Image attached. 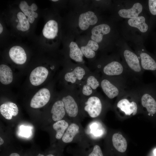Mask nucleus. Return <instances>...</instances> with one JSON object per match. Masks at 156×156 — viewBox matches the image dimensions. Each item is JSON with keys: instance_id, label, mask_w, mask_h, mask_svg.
<instances>
[{"instance_id": "aec40b11", "label": "nucleus", "mask_w": 156, "mask_h": 156, "mask_svg": "<svg viewBox=\"0 0 156 156\" xmlns=\"http://www.w3.org/2000/svg\"><path fill=\"white\" fill-rule=\"evenodd\" d=\"M141 65L143 69L155 71L156 70V62L149 54L142 52L140 55Z\"/></svg>"}, {"instance_id": "9d476101", "label": "nucleus", "mask_w": 156, "mask_h": 156, "mask_svg": "<svg viewBox=\"0 0 156 156\" xmlns=\"http://www.w3.org/2000/svg\"><path fill=\"white\" fill-rule=\"evenodd\" d=\"M98 18L94 13L88 11L81 14L79 18V25L80 29L83 30L87 29L90 25L96 24Z\"/></svg>"}, {"instance_id": "1a4fd4ad", "label": "nucleus", "mask_w": 156, "mask_h": 156, "mask_svg": "<svg viewBox=\"0 0 156 156\" xmlns=\"http://www.w3.org/2000/svg\"><path fill=\"white\" fill-rule=\"evenodd\" d=\"M49 74L48 70L46 68L38 66L31 72L29 80L31 83L34 86L42 84L46 79Z\"/></svg>"}, {"instance_id": "393cba45", "label": "nucleus", "mask_w": 156, "mask_h": 156, "mask_svg": "<svg viewBox=\"0 0 156 156\" xmlns=\"http://www.w3.org/2000/svg\"><path fill=\"white\" fill-rule=\"evenodd\" d=\"M128 23L130 26L137 28L142 33L146 32L148 30V26L145 22V18L143 16L129 19Z\"/></svg>"}, {"instance_id": "bb28decb", "label": "nucleus", "mask_w": 156, "mask_h": 156, "mask_svg": "<svg viewBox=\"0 0 156 156\" xmlns=\"http://www.w3.org/2000/svg\"><path fill=\"white\" fill-rule=\"evenodd\" d=\"M69 125L68 122L62 120L56 122L53 124V127L56 131L55 137L57 139L62 138Z\"/></svg>"}, {"instance_id": "a878e982", "label": "nucleus", "mask_w": 156, "mask_h": 156, "mask_svg": "<svg viewBox=\"0 0 156 156\" xmlns=\"http://www.w3.org/2000/svg\"><path fill=\"white\" fill-rule=\"evenodd\" d=\"M69 56L70 58L75 62H81L83 61V54L77 44L71 42L69 45Z\"/></svg>"}, {"instance_id": "5701e85b", "label": "nucleus", "mask_w": 156, "mask_h": 156, "mask_svg": "<svg viewBox=\"0 0 156 156\" xmlns=\"http://www.w3.org/2000/svg\"><path fill=\"white\" fill-rule=\"evenodd\" d=\"M99 47L97 42L92 40H90L86 46L81 47V49L86 57L91 59L95 56V51L98 50Z\"/></svg>"}, {"instance_id": "c85d7f7f", "label": "nucleus", "mask_w": 156, "mask_h": 156, "mask_svg": "<svg viewBox=\"0 0 156 156\" xmlns=\"http://www.w3.org/2000/svg\"><path fill=\"white\" fill-rule=\"evenodd\" d=\"M31 130L30 127L21 125L19 127L18 134L21 137L28 138L32 135Z\"/></svg>"}, {"instance_id": "4be33fe9", "label": "nucleus", "mask_w": 156, "mask_h": 156, "mask_svg": "<svg viewBox=\"0 0 156 156\" xmlns=\"http://www.w3.org/2000/svg\"><path fill=\"white\" fill-rule=\"evenodd\" d=\"M112 141L114 148L118 151L123 153L127 147V143L126 139L121 134L115 133L112 138Z\"/></svg>"}, {"instance_id": "20e7f679", "label": "nucleus", "mask_w": 156, "mask_h": 156, "mask_svg": "<svg viewBox=\"0 0 156 156\" xmlns=\"http://www.w3.org/2000/svg\"><path fill=\"white\" fill-rule=\"evenodd\" d=\"M85 68L77 66L70 69L64 75L65 80L70 84V88L76 89V86H79L86 77L90 73Z\"/></svg>"}, {"instance_id": "2f4dec72", "label": "nucleus", "mask_w": 156, "mask_h": 156, "mask_svg": "<svg viewBox=\"0 0 156 156\" xmlns=\"http://www.w3.org/2000/svg\"><path fill=\"white\" fill-rule=\"evenodd\" d=\"M9 156H20L17 153H14L11 154Z\"/></svg>"}, {"instance_id": "7c9ffc66", "label": "nucleus", "mask_w": 156, "mask_h": 156, "mask_svg": "<svg viewBox=\"0 0 156 156\" xmlns=\"http://www.w3.org/2000/svg\"><path fill=\"white\" fill-rule=\"evenodd\" d=\"M148 2L150 12L153 15H156V0H149Z\"/></svg>"}, {"instance_id": "6e6552de", "label": "nucleus", "mask_w": 156, "mask_h": 156, "mask_svg": "<svg viewBox=\"0 0 156 156\" xmlns=\"http://www.w3.org/2000/svg\"><path fill=\"white\" fill-rule=\"evenodd\" d=\"M101 71L104 76L111 77L122 75L126 70L121 63L114 61L105 65Z\"/></svg>"}, {"instance_id": "dca6fc26", "label": "nucleus", "mask_w": 156, "mask_h": 156, "mask_svg": "<svg viewBox=\"0 0 156 156\" xmlns=\"http://www.w3.org/2000/svg\"><path fill=\"white\" fill-rule=\"evenodd\" d=\"M143 9L142 6L139 3L134 4L132 7L129 9L120 10L118 13L121 17L125 18H133L138 16Z\"/></svg>"}, {"instance_id": "2eb2a0df", "label": "nucleus", "mask_w": 156, "mask_h": 156, "mask_svg": "<svg viewBox=\"0 0 156 156\" xmlns=\"http://www.w3.org/2000/svg\"><path fill=\"white\" fill-rule=\"evenodd\" d=\"M110 30V26L107 24L96 26L91 30V39L97 43L100 42L102 40L103 35L109 34Z\"/></svg>"}, {"instance_id": "c756f323", "label": "nucleus", "mask_w": 156, "mask_h": 156, "mask_svg": "<svg viewBox=\"0 0 156 156\" xmlns=\"http://www.w3.org/2000/svg\"><path fill=\"white\" fill-rule=\"evenodd\" d=\"M86 156H104L100 147L98 145H94L90 152Z\"/></svg>"}, {"instance_id": "473e14b6", "label": "nucleus", "mask_w": 156, "mask_h": 156, "mask_svg": "<svg viewBox=\"0 0 156 156\" xmlns=\"http://www.w3.org/2000/svg\"><path fill=\"white\" fill-rule=\"evenodd\" d=\"M33 16L35 18H37L38 17V15L37 13L34 12L33 13Z\"/></svg>"}, {"instance_id": "cd10ccee", "label": "nucleus", "mask_w": 156, "mask_h": 156, "mask_svg": "<svg viewBox=\"0 0 156 156\" xmlns=\"http://www.w3.org/2000/svg\"><path fill=\"white\" fill-rule=\"evenodd\" d=\"M19 22L16 28L19 31H25L28 30L30 28L29 22L25 15L21 12H18L17 15Z\"/></svg>"}, {"instance_id": "58836bf2", "label": "nucleus", "mask_w": 156, "mask_h": 156, "mask_svg": "<svg viewBox=\"0 0 156 156\" xmlns=\"http://www.w3.org/2000/svg\"><path fill=\"white\" fill-rule=\"evenodd\" d=\"M52 1H58V0H51Z\"/></svg>"}, {"instance_id": "b1692460", "label": "nucleus", "mask_w": 156, "mask_h": 156, "mask_svg": "<svg viewBox=\"0 0 156 156\" xmlns=\"http://www.w3.org/2000/svg\"><path fill=\"white\" fill-rule=\"evenodd\" d=\"M13 79L11 69L8 66L2 64L0 66V81L4 85L11 83Z\"/></svg>"}, {"instance_id": "6ab92c4d", "label": "nucleus", "mask_w": 156, "mask_h": 156, "mask_svg": "<svg viewBox=\"0 0 156 156\" xmlns=\"http://www.w3.org/2000/svg\"><path fill=\"white\" fill-rule=\"evenodd\" d=\"M79 127L77 124L74 122L71 123L62 138V141L67 143L72 142L79 133Z\"/></svg>"}, {"instance_id": "f704fd0d", "label": "nucleus", "mask_w": 156, "mask_h": 156, "mask_svg": "<svg viewBox=\"0 0 156 156\" xmlns=\"http://www.w3.org/2000/svg\"><path fill=\"white\" fill-rule=\"evenodd\" d=\"M4 143V141L2 138H0V145H1Z\"/></svg>"}, {"instance_id": "f257e3e1", "label": "nucleus", "mask_w": 156, "mask_h": 156, "mask_svg": "<svg viewBox=\"0 0 156 156\" xmlns=\"http://www.w3.org/2000/svg\"><path fill=\"white\" fill-rule=\"evenodd\" d=\"M79 94L78 91L76 89L70 88V92L62 99L66 113L70 118H75L79 114Z\"/></svg>"}, {"instance_id": "412c9836", "label": "nucleus", "mask_w": 156, "mask_h": 156, "mask_svg": "<svg viewBox=\"0 0 156 156\" xmlns=\"http://www.w3.org/2000/svg\"><path fill=\"white\" fill-rule=\"evenodd\" d=\"M19 7L24 14L27 16L29 22L31 23H33L35 18L33 14L34 11H36L38 9L37 5L33 3L29 6L26 1H22L19 4Z\"/></svg>"}, {"instance_id": "c9c22d12", "label": "nucleus", "mask_w": 156, "mask_h": 156, "mask_svg": "<svg viewBox=\"0 0 156 156\" xmlns=\"http://www.w3.org/2000/svg\"><path fill=\"white\" fill-rule=\"evenodd\" d=\"M36 156H44L43 155L39 153Z\"/></svg>"}, {"instance_id": "4468645a", "label": "nucleus", "mask_w": 156, "mask_h": 156, "mask_svg": "<svg viewBox=\"0 0 156 156\" xmlns=\"http://www.w3.org/2000/svg\"><path fill=\"white\" fill-rule=\"evenodd\" d=\"M18 112V108L16 105L12 102H6L1 105L0 107L1 114L8 120H10L12 116H16Z\"/></svg>"}, {"instance_id": "9b49d317", "label": "nucleus", "mask_w": 156, "mask_h": 156, "mask_svg": "<svg viewBox=\"0 0 156 156\" xmlns=\"http://www.w3.org/2000/svg\"><path fill=\"white\" fill-rule=\"evenodd\" d=\"M117 105V107L126 115H130L132 114L135 115L137 112L138 106L136 103L133 101L130 102L127 98L120 99Z\"/></svg>"}, {"instance_id": "72a5a7b5", "label": "nucleus", "mask_w": 156, "mask_h": 156, "mask_svg": "<svg viewBox=\"0 0 156 156\" xmlns=\"http://www.w3.org/2000/svg\"><path fill=\"white\" fill-rule=\"evenodd\" d=\"M3 26L1 23L0 24V34L3 31Z\"/></svg>"}, {"instance_id": "a211bd4d", "label": "nucleus", "mask_w": 156, "mask_h": 156, "mask_svg": "<svg viewBox=\"0 0 156 156\" xmlns=\"http://www.w3.org/2000/svg\"><path fill=\"white\" fill-rule=\"evenodd\" d=\"M58 31L57 23L54 20H51L45 25L42 32L44 37L48 39H52L57 36Z\"/></svg>"}, {"instance_id": "7ed1b4c3", "label": "nucleus", "mask_w": 156, "mask_h": 156, "mask_svg": "<svg viewBox=\"0 0 156 156\" xmlns=\"http://www.w3.org/2000/svg\"><path fill=\"white\" fill-rule=\"evenodd\" d=\"M100 80L96 74L91 72L89 73L79 86L78 92L81 97H88L96 92L100 86Z\"/></svg>"}, {"instance_id": "f8f14e48", "label": "nucleus", "mask_w": 156, "mask_h": 156, "mask_svg": "<svg viewBox=\"0 0 156 156\" xmlns=\"http://www.w3.org/2000/svg\"><path fill=\"white\" fill-rule=\"evenodd\" d=\"M9 53L11 59L17 64H22L26 61L27 56L25 51L20 46L13 47L10 49Z\"/></svg>"}, {"instance_id": "ddd939ff", "label": "nucleus", "mask_w": 156, "mask_h": 156, "mask_svg": "<svg viewBox=\"0 0 156 156\" xmlns=\"http://www.w3.org/2000/svg\"><path fill=\"white\" fill-rule=\"evenodd\" d=\"M141 96V102L142 106L145 108L148 113L153 114L156 112V101L150 94L144 92L143 90L140 92Z\"/></svg>"}, {"instance_id": "39448f33", "label": "nucleus", "mask_w": 156, "mask_h": 156, "mask_svg": "<svg viewBox=\"0 0 156 156\" xmlns=\"http://www.w3.org/2000/svg\"><path fill=\"white\" fill-rule=\"evenodd\" d=\"M123 55L129 71L134 75L141 74L143 70L137 55L127 49L124 51Z\"/></svg>"}, {"instance_id": "423d86ee", "label": "nucleus", "mask_w": 156, "mask_h": 156, "mask_svg": "<svg viewBox=\"0 0 156 156\" xmlns=\"http://www.w3.org/2000/svg\"><path fill=\"white\" fill-rule=\"evenodd\" d=\"M100 86L109 99H112L121 94L119 87L109 77L104 76L100 80Z\"/></svg>"}, {"instance_id": "f03ea898", "label": "nucleus", "mask_w": 156, "mask_h": 156, "mask_svg": "<svg viewBox=\"0 0 156 156\" xmlns=\"http://www.w3.org/2000/svg\"><path fill=\"white\" fill-rule=\"evenodd\" d=\"M99 94L96 92L89 96L81 97L84 100L83 110L91 118L99 116L102 111V104Z\"/></svg>"}, {"instance_id": "4c0bfd02", "label": "nucleus", "mask_w": 156, "mask_h": 156, "mask_svg": "<svg viewBox=\"0 0 156 156\" xmlns=\"http://www.w3.org/2000/svg\"><path fill=\"white\" fill-rule=\"evenodd\" d=\"M154 153L155 156H156V149H155L154 151Z\"/></svg>"}, {"instance_id": "f3484780", "label": "nucleus", "mask_w": 156, "mask_h": 156, "mask_svg": "<svg viewBox=\"0 0 156 156\" xmlns=\"http://www.w3.org/2000/svg\"><path fill=\"white\" fill-rule=\"evenodd\" d=\"M52 118L54 121L62 120L65 116L66 112L63 101L61 100L55 101L53 105L51 110Z\"/></svg>"}, {"instance_id": "e433bc0d", "label": "nucleus", "mask_w": 156, "mask_h": 156, "mask_svg": "<svg viewBox=\"0 0 156 156\" xmlns=\"http://www.w3.org/2000/svg\"><path fill=\"white\" fill-rule=\"evenodd\" d=\"M46 156H55L52 154H49L47 155Z\"/></svg>"}, {"instance_id": "0eeeda50", "label": "nucleus", "mask_w": 156, "mask_h": 156, "mask_svg": "<svg viewBox=\"0 0 156 156\" xmlns=\"http://www.w3.org/2000/svg\"><path fill=\"white\" fill-rule=\"evenodd\" d=\"M50 96V92L48 89L42 88L34 96L31 100L30 106L34 108L42 107L48 102Z\"/></svg>"}]
</instances>
